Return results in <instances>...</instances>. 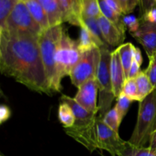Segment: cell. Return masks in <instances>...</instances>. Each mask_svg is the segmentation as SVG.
Masks as SVG:
<instances>
[{
  "mask_svg": "<svg viewBox=\"0 0 156 156\" xmlns=\"http://www.w3.org/2000/svg\"><path fill=\"white\" fill-rule=\"evenodd\" d=\"M100 61L96 74L99 94L98 115L103 117L111 110V104L116 98L113 92L111 76V51L109 47H105L100 48Z\"/></svg>",
  "mask_w": 156,
  "mask_h": 156,
  "instance_id": "cell-5",
  "label": "cell"
},
{
  "mask_svg": "<svg viewBox=\"0 0 156 156\" xmlns=\"http://www.w3.org/2000/svg\"><path fill=\"white\" fill-rule=\"evenodd\" d=\"M22 1L25 3L30 15L40 24L43 30H46L51 27L45 9L37 0H22Z\"/></svg>",
  "mask_w": 156,
  "mask_h": 156,
  "instance_id": "cell-15",
  "label": "cell"
},
{
  "mask_svg": "<svg viewBox=\"0 0 156 156\" xmlns=\"http://www.w3.org/2000/svg\"><path fill=\"white\" fill-rule=\"evenodd\" d=\"M65 131L69 136L91 152L96 149H101L109 152L112 156H117L127 144V142L122 140L118 133L114 132L107 126L103 118L98 115L88 123L74 125Z\"/></svg>",
  "mask_w": 156,
  "mask_h": 156,
  "instance_id": "cell-2",
  "label": "cell"
},
{
  "mask_svg": "<svg viewBox=\"0 0 156 156\" xmlns=\"http://www.w3.org/2000/svg\"><path fill=\"white\" fill-rule=\"evenodd\" d=\"M98 92V85L97 79H91L78 88V91L74 99L87 111L93 114H98V106L97 104Z\"/></svg>",
  "mask_w": 156,
  "mask_h": 156,
  "instance_id": "cell-9",
  "label": "cell"
},
{
  "mask_svg": "<svg viewBox=\"0 0 156 156\" xmlns=\"http://www.w3.org/2000/svg\"><path fill=\"white\" fill-rule=\"evenodd\" d=\"M1 156H3V155H1Z\"/></svg>",
  "mask_w": 156,
  "mask_h": 156,
  "instance_id": "cell-39",
  "label": "cell"
},
{
  "mask_svg": "<svg viewBox=\"0 0 156 156\" xmlns=\"http://www.w3.org/2000/svg\"><path fill=\"white\" fill-rule=\"evenodd\" d=\"M111 76L113 92L116 98H117L122 93L123 84L126 78L117 49L111 52Z\"/></svg>",
  "mask_w": 156,
  "mask_h": 156,
  "instance_id": "cell-12",
  "label": "cell"
},
{
  "mask_svg": "<svg viewBox=\"0 0 156 156\" xmlns=\"http://www.w3.org/2000/svg\"><path fill=\"white\" fill-rule=\"evenodd\" d=\"M61 101H62V102H65V103L68 104L71 107L72 110H73V113L75 114V117H76V123H75V125H82L88 123L98 115V114L89 112L86 109L82 108L80 105H79L75 101L74 98L69 97V96L62 94Z\"/></svg>",
  "mask_w": 156,
  "mask_h": 156,
  "instance_id": "cell-14",
  "label": "cell"
},
{
  "mask_svg": "<svg viewBox=\"0 0 156 156\" xmlns=\"http://www.w3.org/2000/svg\"><path fill=\"white\" fill-rule=\"evenodd\" d=\"M122 93L124 94L126 97L129 98V99L133 101H136L140 102V98L139 95L138 89H137V85L136 83L135 79H126L125 80L124 84H123V90H122Z\"/></svg>",
  "mask_w": 156,
  "mask_h": 156,
  "instance_id": "cell-27",
  "label": "cell"
},
{
  "mask_svg": "<svg viewBox=\"0 0 156 156\" xmlns=\"http://www.w3.org/2000/svg\"><path fill=\"white\" fill-rule=\"evenodd\" d=\"M105 2H106L107 4H108L113 10L115 11L117 13L120 14V15H123V11H122L118 0H105Z\"/></svg>",
  "mask_w": 156,
  "mask_h": 156,
  "instance_id": "cell-36",
  "label": "cell"
},
{
  "mask_svg": "<svg viewBox=\"0 0 156 156\" xmlns=\"http://www.w3.org/2000/svg\"><path fill=\"white\" fill-rule=\"evenodd\" d=\"M102 118L107 126H109L114 132L119 133V127H120L122 120L115 107L108 111Z\"/></svg>",
  "mask_w": 156,
  "mask_h": 156,
  "instance_id": "cell-25",
  "label": "cell"
},
{
  "mask_svg": "<svg viewBox=\"0 0 156 156\" xmlns=\"http://www.w3.org/2000/svg\"><path fill=\"white\" fill-rule=\"evenodd\" d=\"M82 17L98 18L101 15L98 0H81Z\"/></svg>",
  "mask_w": 156,
  "mask_h": 156,
  "instance_id": "cell-24",
  "label": "cell"
},
{
  "mask_svg": "<svg viewBox=\"0 0 156 156\" xmlns=\"http://www.w3.org/2000/svg\"><path fill=\"white\" fill-rule=\"evenodd\" d=\"M135 80L140 98V102H141L147 96H149L155 90V88L152 86L149 77L144 71L140 72V74L135 78Z\"/></svg>",
  "mask_w": 156,
  "mask_h": 156,
  "instance_id": "cell-21",
  "label": "cell"
},
{
  "mask_svg": "<svg viewBox=\"0 0 156 156\" xmlns=\"http://www.w3.org/2000/svg\"><path fill=\"white\" fill-rule=\"evenodd\" d=\"M58 118L65 129L73 127L76 123V117L71 107L65 102H62L58 108Z\"/></svg>",
  "mask_w": 156,
  "mask_h": 156,
  "instance_id": "cell-19",
  "label": "cell"
},
{
  "mask_svg": "<svg viewBox=\"0 0 156 156\" xmlns=\"http://www.w3.org/2000/svg\"><path fill=\"white\" fill-rule=\"evenodd\" d=\"M80 28V36H79V41H78L79 48L80 51L84 52L94 48V47H99L95 39L92 36L89 30L85 25H82Z\"/></svg>",
  "mask_w": 156,
  "mask_h": 156,
  "instance_id": "cell-22",
  "label": "cell"
},
{
  "mask_svg": "<svg viewBox=\"0 0 156 156\" xmlns=\"http://www.w3.org/2000/svg\"><path fill=\"white\" fill-rule=\"evenodd\" d=\"M45 9L50 26L60 25L63 23L62 14L58 0H37Z\"/></svg>",
  "mask_w": 156,
  "mask_h": 156,
  "instance_id": "cell-16",
  "label": "cell"
},
{
  "mask_svg": "<svg viewBox=\"0 0 156 156\" xmlns=\"http://www.w3.org/2000/svg\"><path fill=\"white\" fill-rule=\"evenodd\" d=\"M140 11L142 16L153 8L156 7V0H140Z\"/></svg>",
  "mask_w": 156,
  "mask_h": 156,
  "instance_id": "cell-32",
  "label": "cell"
},
{
  "mask_svg": "<svg viewBox=\"0 0 156 156\" xmlns=\"http://www.w3.org/2000/svg\"><path fill=\"white\" fill-rule=\"evenodd\" d=\"M149 66L144 72L149 77L152 86L156 89V53L149 57Z\"/></svg>",
  "mask_w": 156,
  "mask_h": 156,
  "instance_id": "cell-29",
  "label": "cell"
},
{
  "mask_svg": "<svg viewBox=\"0 0 156 156\" xmlns=\"http://www.w3.org/2000/svg\"><path fill=\"white\" fill-rule=\"evenodd\" d=\"M156 129V89L139 104L136 123L128 143L144 147Z\"/></svg>",
  "mask_w": 156,
  "mask_h": 156,
  "instance_id": "cell-4",
  "label": "cell"
},
{
  "mask_svg": "<svg viewBox=\"0 0 156 156\" xmlns=\"http://www.w3.org/2000/svg\"><path fill=\"white\" fill-rule=\"evenodd\" d=\"M141 20L151 23H156V7L153 8L142 16Z\"/></svg>",
  "mask_w": 156,
  "mask_h": 156,
  "instance_id": "cell-35",
  "label": "cell"
},
{
  "mask_svg": "<svg viewBox=\"0 0 156 156\" xmlns=\"http://www.w3.org/2000/svg\"><path fill=\"white\" fill-rule=\"evenodd\" d=\"M149 147L153 150H156V129L151 136L150 140L149 143Z\"/></svg>",
  "mask_w": 156,
  "mask_h": 156,
  "instance_id": "cell-38",
  "label": "cell"
},
{
  "mask_svg": "<svg viewBox=\"0 0 156 156\" xmlns=\"http://www.w3.org/2000/svg\"><path fill=\"white\" fill-rule=\"evenodd\" d=\"M81 54L78 41L70 37L64 30L57 44L56 52V72L61 82L65 76H70L72 70L79 62Z\"/></svg>",
  "mask_w": 156,
  "mask_h": 156,
  "instance_id": "cell-6",
  "label": "cell"
},
{
  "mask_svg": "<svg viewBox=\"0 0 156 156\" xmlns=\"http://www.w3.org/2000/svg\"><path fill=\"white\" fill-rule=\"evenodd\" d=\"M63 30L62 24L51 26L43 30L38 39L41 59L45 69L49 88L52 93L60 92L62 90L61 81L59 79L56 72V52L57 44Z\"/></svg>",
  "mask_w": 156,
  "mask_h": 156,
  "instance_id": "cell-3",
  "label": "cell"
},
{
  "mask_svg": "<svg viewBox=\"0 0 156 156\" xmlns=\"http://www.w3.org/2000/svg\"><path fill=\"white\" fill-rule=\"evenodd\" d=\"M63 22L80 27L82 24L81 0H58Z\"/></svg>",
  "mask_w": 156,
  "mask_h": 156,
  "instance_id": "cell-13",
  "label": "cell"
},
{
  "mask_svg": "<svg viewBox=\"0 0 156 156\" xmlns=\"http://www.w3.org/2000/svg\"><path fill=\"white\" fill-rule=\"evenodd\" d=\"M133 50L134 46L131 43L123 44L117 48L126 79L129 76V69L133 61Z\"/></svg>",
  "mask_w": 156,
  "mask_h": 156,
  "instance_id": "cell-18",
  "label": "cell"
},
{
  "mask_svg": "<svg viewBox=\"0 0 156 156\" xmlns=\"http://www.w3.org/2000/svg\"><path fill=\"white\" fill-rule=\"evenodd\" d=\"M82 25H85L89 30V31L91 32L92 36L95 39L98 46L100 48L105 47H109L108 44L105 42V38H104L103 34H102L98 18H93V17H82V24H81V26Z\"/></svg>",
  "mask_w": 156,
  "mask_h": 156,
  "instance_id": "cell-17",
  "label": "cell"
},
{
  "mask_svg": "<svg viewBox=\"0 0 156 156\" xmlns=\"http://www.w3.org/2000/svg\"><path fill=\"white\" fill-rule=\"evenodd\" d=\"M11 115H12V111L7 105H2L0 107V123L1 124L7 121L10 118Z\"/></svg>",
  "mask_w": 156,
  "mask_h": 156,
  "instance_id": "cell-33",
  "label": "cell"
},
{
  "mask_svg": "<svg viewBox=\"0 0 156 156\" xmlns=\"http://www.w3.org/2000/svg\"><path fill=\"white\" fill-rule=\"evenodd\" d=\"M133 59L137 62V63L141 66L143 63V56H142L141 50L139 47H134L133 50Z\"/></svg>",
  "mask_w": 156,
  "mask_h": 156,
  "instance_id": "cell-37",
  "label": "cell"
},
{
  "mask_svg": "<svg viewBox=\"0 0 156 156\" xmlns=\"http://www.w3.org/2000/svg\"><path fill=\"white\" fill-rule=\"evenodd\" d=\"M38 39L26 34L0 30V70L31 91L51 95Z\"/></svg>",
  "mask_w": 156,
  "mask_h": 156,
  "instance_id": "cell-1",
  "label": "cell"
},
{
  "mask_svg": "<svg viewBox=\"0 0 156 156\" xmlns=\"http://www.w3.org/2000/svg\"><path fill=\"white\" fill-rule=\"evenodd\" d=\"M117 156H156V150H153L149 146L136 147L129 144L127 141L126 146Z\"/></svg>",
  "mask_w": 156,
  "mask_h": 156,
  "instance_id": "cell-23",
  "label": "cell"
},
{
  "mask_svg": "<svg viewBox=\"0 0 156 156\" xmlns=\"http://www.w3.org/2000/svg\"><path fill=\"white\" fill-rule=\"evenodd\" d=\"M123 20V24H124L125 27L127 26L128 29H129L130 34L134 33L138 30L140 25V21L136 19L133 17H128V18H124Z\"/></svg>",
  "mask_w": 156,
  "mask_h": 156,
  "instance_id": "cell-31",
  "label": "cell"
},
{
  "mask_svg": "<svg viewBox=\"0 0 156 156\" xmlns=\"http://www.w3.org/2000/svg\"><path fill=\"white\" fill-rule=\"evenodd\" d=\"M140 72H141V70H140V66L139 65V64L137 63L136 61L133 59L132 66H131V68L130 69H129L128 78H129V79H135V78L140 74Z\"/></svg>",
  "mask_w": 156,
  "mask_h": 156,
  "instance_id": "cell-34",
  "label": "cell"
},
{
  "mask_svg": "<svg viewBox=\"0 0 156 156\" xmlns=\"http://www.w3.org/2000/svg\"><path fill=\"white\" fill-rule=\"evenodd\" d=\"M132 102L133 101L129 99L128 97H126L123 93H121L117 98V104L115 105V108H117V111L119 113V115H120L122 120H123V119L124 118V117L127 114Z\"/></svg>",
  "mask_w": 156,
  "mask_h": 156,
  "instance_id": "cell-28",
  "label": "cell"
},
{
  "mask_svg": "<svg viewBox=\"0 0 156 156\" xmlns=\"http://www.w3.org/2000/svg\"><path fill=\"white\" fill-rule=\"evenodd\" d=\"M123 15H128L134 11L140 0H118Z\"/></svg>",
  "mask_w": 156,
  "mask_h": 156,
  "instance_id": "cell-30",
  "label": "cell"
},
{
  "mask_svg": "<svg viewBox=\"0 0 156 156\" xmlns=\"http://www.w3.org/2000/svg\"><path fill=\"white\" fill-rule=\"evenodd\" d=\"M18 1L19 0H0V28L5 25Z\"/></svg>",
  "mask_w": 156,
  "mask_h": 156,
  "instance_id": "cell-26",
  "label": "cell"
},
{
  "mask_svg": "<svg viewBox=\"0 0 156 156\" xmlns=\"http://www.w3.org/2000/svg\"><path fill=\"white\" fill-rule=\"evenodd\" d=\"M99 7H100L101 12L102 15L108 18L109 21L114 23L115 25H117L119 28L121 30L125 32V27L124 24H123V20L121 18V15L117 13L114 10H113L105 2V0H98Z\"/></svg>",
  "mask_w": 156,
  "mask_h": 156,
  "instance_id": "cell-20",
  "label": "cell"
},
{
  "mask_svg": "<svg viewBox=\"0 0 156 156\" xmlns=\"http://www.w3.org/2000/svg\"><path fill=\"white\" fill-rule=\"evenodd\" d=\"M131 35L143 46L148 57L156 53V23L141 20L138 30Z\"/></svg>",
  "mask_w": 156,
  "mask_h": 156,
  "instance_id": "cell-10",
  "label": "cell"
},
{
  "mask_svg": "<svg viewBox=\"0 0 156 156\" xmlns=\"http://www.w3.org/2000/svg\"><path fill=\"white\" fill-rule=\"evenodd\" d=\"M100 56V47L82 52L79 62L69 76L72 83L75 86L79 88L87 81L96 79Z\"/></svg>",
  "mask_w": 156,
  "mask_h": 156,
  "instance_id": "cell-8",
  "label": "cell"
},
{
  "mask_svg": "<svg viewBox=\"0 0 156 156\" xmlns=\"http://www.w3.org/2000/svg\"><path fill=\"white\" fill-rule=\"evenodd\" d=\"M0 30L22 33L39 37L43 29L34 20L22 0H19Z\"/></svg>",
  "mask_w": 156,
  "mask_h": 156,
  "instance_id": "cell-7",
  "label": "cell"
},
{
  "mask_svg": "<svg viewBox=\"0 0 156 156\" xmlns=\"http://www.w3.org/2000/svg\"><path fill=\"white\" fill-rule=\"evenodd\" d=\"M98 20L102 34L108 45L111 47L121 45L122 42L125 39V32L120 30L117 25L105 18L102 14L98 18Z\"/></svg>",
  "mask_w": 156,
  "mask_h": 156,
  "instance_id": "cell-11",
  "label": "cell"
}]
</instances>
